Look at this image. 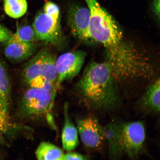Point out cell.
<instances>
[{
  "mask_svg": "<svg viewBox=\"0 0 160 160\" xmlns=\"http://www.w3.org/2000/svg\"><path fill=\"white\" fill-rule=\"evenodd\" d=\"M105 49L106 61L119 81L149 79L154 75L153 63L147 54L123 38L122 30L100 41Z\"/></svg>",
  "mask_w": 160,
  "mask_h": 160,
  "instance_id": "cell-1",
  "label": "cell"
},
{
  "mask_svg": "<svg viewBox=\"0 0 160 160\" xmlns=\"http://www.w3.org/2000/svg\"><path fill=\"white\" fill-rule=\"evenodd\" d=\"M116 82L107 62H93L86 68L76 87L83 99L92 107L111 110L119 104Z\"/></svg>",
  "mask_w": 160,
  "mask_h": 160,
  "instance_id": "cell-2",
  "label": "cell"
},
{
  "mask_svg": "<svg viewBox=\"0 0 160 160\" xmlns=\"http://www.w3.org/2000/svg\"><path fill=\"white\" fill-rule=\"evenodd\" d=\"M57 92L28 87L22 96L20 114L25 118H47L51 121V112Z\"/></svg>",
  "mask_w": 160,
  "mask_h": 160,
  "instance_id": "cell-3",
  "label": "cell"
},
{
  "mask_svg": "<svg viewBox=\"0 0 160 160\" xmlns=\"http://www.w3.org/2000/svg\"><path fill=\"white\" fill-rule=\"evenodd\" d=\"M57 58L48 50L37 52L25 64L22 73V79L27 85L35 80L43 79L57 83Z\"/></svg>",
  "mask_w": 160,
  "mask_h": 160,
  "instance_id": "cell-4",
  "label": "cell"
},
{
  "mask_svg": "<svg viewBox=\"0 0 160 160\" xmlns=\"http://www.w3.org/2000/svg\"><path fill=\"white\" fill-rule=\"evenodd\" d=\"M146 137L144 125L135 121L121 124V142L123 155L134 159L143 147Z\"/></svg>",
  "mask_w": 160,
  "mask_h": 160,
  "instance_id": "cell-5",
  "label": "cell"
},
{
  "mask_svg": "<svg viewBox=\"0 0 160 160\" xmlns=\"http://www.w3.org/2000/svg\"><path fill=\"white\" fill-rule=\"evenodd\" d=\"M86 55L85 52L77 50L64 53L56 59L58 87L63 82L71 80L78 74L84 63Z\"/></svg>",
  "mask_w": 160,
  "mask_h": 160,
  "instance_id": "cell-6",
  "label": "cell"
},
{
  "mask_svg": "<svg viewBox=\"0 0 160 160\" xmlns=\"http://www.w3.org/2000/svg\"><path fill=\"white\" fill-rule=\"evenodd\" d=\"M32 28L38 41L46 44L57 46L62 41L60 20L56 19L43 12L36 15Z\"/></svg>",
  "mask_w": 160,
  "mask_h": 160,
  "instance_id": "cell-7",
  "label": "cell"
},
{
  "mask_svg": "<svg viewBox=\"0 0 160 160\" xmlns=\"http://www.w3.org/2000/svg\"><path fill=\"white\" fill-rule=\"evenodd\" d=\"M67 21L72 34L88 43H93L89 32L90 12L88 8L72 4L68 9Z\"/></svg>",
  "mask_w": 160,
  "mask_h": 160,
  "instance_id": "cell-8",
  "label": "cell"
},
{
  "mask_svg": "<svg viewBox=\"0 0 160 160\" xmlns=\"http://www.w3.org/2000/svg\"><path fill=\"white\" fill-rule=\"evenodd\" d=\"M77 129L82 142L86 147L98 149L105 141L103 128L95 117H88L77 121Z\"/></svg>",
  "mask_w": 160,
  "mask_h": 160,
  "instance_id": "cell-9",
  "label": "cell"
},
{
  "mask_svg": "<svg viewBox=\"0 0 160 160\" xmlns=\"http://www.w3.org/2000/svg\"><path fill=\"white\" fill-rule=\"evenodd\" d=\"M4 53L10 61L16 63L22 62L31 58L37 52L38 47L37 43L5 42Z\"/></svg>",
  "mask_w": 160,
  "mask_h": 160,
  "instance_id": "cell-10",
  "label": "cell"
},
{
  "mask_svg": "<svg viewBox=\"0 0 160 160\" xmlns=\"http://www.w3.org/2000/svg\"><path fill=\"white\" fill-rule=\"evenodd\" d=\"M121 124L118 122H110L103 128L104 135L109 147L111 160H119L123 155L121 142Z\"/></svg>",
  "mask_w": 160,
  "mask_h": 160,
  "instance_id": "cell-11",
  "label": "cell"
},
{
  "mask_svg": "<svg viewBox=\"0 0 160 160\" xmlns=\"http://www.w3.org/2000/svg\"><path fill=\"white\" fill-rule=\"evenodd\" d=\"M160 84L159 78L155 80L148 86L141 98L140 105L146 112L159 113Z\"/></svg>",
  "mask_w": 160,
  "mask_h": 160,
  "instance_id": "cell-12",
  "label": "cell"
},
{
  "mask_svg": "<svg viewBox=\"0 0 160 160\" xmlns=\"http://www.w3.org/2000/svg\"><path fill=\"white\" fill-rule=\"evenodd\" d=\"M65 122L62 135V144L66 151H71L78 145V132L77 128L70 119L68 110L65 107Z\"/></svg>",
  "mask_w": 160,
  "mask_h": 160,
  "instance_id": "cell-13",
  "label": "cell"
},
{
  "mask_svg": "<svg viewBox=\"0 0 160 160\" xmlns=\"http://www.w3.org/2000/svg\"><path fill=\"white\" fill-rule=\"evenodd\" d=\"M38 160H65V154L63 150L48 142L40 144L36 151Z\"/></svg>",
  "mask_w": 160,
  "mask_h": 160,
  "instance_id": "cell-14",
  "label": "cell"
},
{
  "mask_svg": "<svg viewBox=\"0 0 160 160\" xmlns=\"http://www.w3.org/2000/svg\"><path fill=\"white\" fill-rule=\"evenodd\" d=\"M11 85L4 66L0 59V108L8 113Z\"/></svg>",
  "mask_w": 160,
  "mask_h": 160,
  "instance_id": "cell-15",
  "label": "cell"
},
{
  "mask_svg": "<svg viewBox=\"0 0 160 160\" xmlns=\"http://www.w3.org/2000/svg\"><path fill=\"white\" fill-rule=\"evenodd\" d=\"M5 12L10 17L18 19L27 12L28 3L26 0H5Z\"/></svg>",
  "mask_w": 160,
  "mask_h": 160,
  "instance_id": "cell-16",
  "label": "cell"
},
{
  "mask_svg": "<svg viewBox=\"0 0 160 160\" xmlns=\"http://www.w3.org/2000/svg\"><path fill=\"white\" fill-rule=\"evenodd\" d=\"M8 41L25 43H37L38 40L32 27L28 25L22 26L17 29Z\"/></svg>",
  "mask_w": 160,
  "mask_h": 160,
  "instance_id": "cell-17",
  "label": "cell"
},
{
  "mask_svg": "<svg viewBox=\"0 0 160 160\" xmlns=\"http://www.w3.org/2000/svg\"><path fill=\"white\" fill-rule=\"evenodd\" d=\"M13 126L10 121L8 113L0 108V131L3 134H8L13 129Z\"/></svg>",
  "mask_w": 160,
  "mask_h": 160,
  "instance_id": "cell-18",
  "label": "cell"
},
{
  "mask_svg": "<svg viewBox=\"0 0 160 160\" xmlns=\"http://www.w3.org/2000/svg\"><path fill=\"white\" fill-rule=\"evenodd\" d=\"M43 12L57 19L60 20L59 8L56 3L51 1L47 2L44 7Z\"/></svg>",
  "mask_w": 160,
  "mask_h": 160,
  "instance_id": "cell-19",
  "label": "cell"
},
{
  "mask_svg": "<svg viewBox=\"0 0 160 160\" xmlns=\"http://www.w3.org/2000/svg\"><path fill=\"white\" fill-rule=\"evenodd\" d=\"M12 35L9 29L0 25V42H7Z\"/></svg>",
  "mask_w": 160,
  "mask_h": 160,
  "instance_id": "cell-20",
  "label": "cell"
},
{
  "mask_svg": "<svg viewBox=\"0 0 160 160\" xmlns=\"http://www.w3.org/2000/svg\"><path fill=\"white\" fill-rule=\"evenodd\" d=\"M88 158L81 154L70 152L65 154V160H88Z\"/></svg>",
  "mask_w": 160,
  "mask_h": 160,
  "instance_id": "cell-21",
  "label": "cell"
},
{
  "mask_svg": "<svg viewBox=\"0 0 160 160\" xmlns=\"http://www.w3.org/2000/svg\"><path fill=\"white\" fill-rule=\"evenodd\" d=\"M160 0H153L152 5L153 12L159 21L160 18Z\"/></svg>",
  "mask_w": 160,
  "mask_h": 160,
  "instance_id": "cell-22",
  "label": "cell"
},
{
  "mask_svg": "<svg viewBox=\"0 0 160 160\" xmlns=\"http://www.w3.org/2000/svg\"><path fill=\"white\" fill-rule=\"evenodd\" d=\"M3 134L0 131V144H4L5 143L4 138L3 135Z\"/></svg>",
  "mask_w": 160,
  "mask_h": 160,
  "instance_id": "cell-23",
  "label": "cell"
},
{
  "mask_svg": "<svg viewBox=\"0 0 160 160\" xmlns=\"http://www.w3.org/2000/svg\"></svg>",
  "mask_w": 160,
  "mask_h": 160,
  "instance_id": "cell-24",
  "label": "cell"
}]
</instances>
